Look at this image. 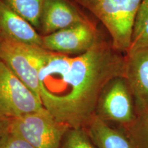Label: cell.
<instances>
[{"mask_svg": "<svg viewBox=\"0 0 148 148\" xmlns=\"http://www.w3.org/2000/svg\"><path fill=\"white\" fill-rule=\"evenodd\" d=\"M125 56L101 39L86 52L72 57L63 89L48 112L71 128H85L95 114L101 92L111 80L124 77Z\"/></svg>", "mask_w": 148, "mask_h": 148, "instance_id": "1", "label": "cell"}, {"mask_svg": "<svg viewBox=\"0 0 148 148\" xmlns=\"http://www.w3.org/2000/svg\"><path fill=\"white\" fill-rule=\"evenodd\" d=\"M100 21L116 51L126 54L130 47L134 19L142 0H74Z\"/></svg>", "mask_w": 148, "mask_h": 148, "instance_id": "2", "label": "cell"}, {"mask_svg": "<svg viewBox=\"0 0 148 148\" xmlns=\"http://www.w3.org/2000/svg\"><path fill=\"white\" fill-rule=\"evenodd\" d=\"M70 128L45 109L11 119L9 130L21 136L34 148H60Z\"/></svg>", "mask_w": 148, "mask_h": 148, "instance_id": "3", "label": "cell"}, {"mask_svg": "<svg viewBox=\"0 0 148 148\" xmlns=\"http://www.w3.org/2000/svg\"><path fill=\"white\" fill-rule=\"evenodd\" d=\"M45 109L40 98L0 60V115L11 120Z\"/></svg>", "mask_w": 148, "mask_h": 148, "instance_id": "4", "label": "cell"}, {"mask_svg": "<svg viewBox=\"0 0 148 148\" xmlns=\"http://www.w3.org/2000/svg\"><path fill=\"white\" fill-rule=\"evenodd\" d=\"M95 114L123 128L135 121L137 114L134 99L124 77H116L107 84L98 100Z\"/></svg>", "mask_w": 148, "mask_h": 148, "instance_id": "5", "label": "cell"}, {"mask_svg": "<svg viewBox=\"0 0 148 148\" xmlns=\"http://www.w3.org/2000/svg\"><path fill=\"white\" fill-rule=\"evenodd\" d=\"M34 47L14 41L0 33V60L40 99L38 70L34 60Z\"/></svg>", "mask_w": 148, "mask_h": 148, "instance_id": "6", "label": "cell"}, {"mask_svg": "<svg viewBox=\"0 0 148 148\" xmlns=\"http://www.w3.org/2000/svg\"><path fill=\"white\" fill-rule=\"evenodd\" d=\"M101 39L90 21L42 36V48L66 55L86 52Z\"/></svg>", "mask_w": 148, "mask_h": 148, "instance_id": "7", "label": "cell"}, {"mask_svg": "<svg viewBox=\"0 0 148 148\" xmlns=\"http://www.w3.org/2000/svg\"><path fill=\"white\" fill-rule=\"evenodd\" d=\"M124 77L134 99L136 114L148 112V48L125 54Z\"/></svg>", "mask_w": 148, "mask_h": 148, "instance_id": "8", "label": "cell"}, {"mask_svg": "<svg viewBox=\"0 0 148 148\" xmlns=\"http://www.w3.org/2000/svg\"><path fill=\"white\" fill-rule=\"evenodd\" d=\"M90 21L67 0H45L40 29L44 35Z\"/></svg>", "mask_w": 148, "mask_h": 148, "instance_id": "9", "label": "cell"}, {"mask_svg": "<svg viewBox=\"0 0 148 148\" xmlns=\"http://www.w3.org/2000/svg\"><path fill=\"white\" fill-rule=\"evenodd\" d=\"M0 33L14 41L42 47V36L27 20L0 0Z\"/></svg>", "mask_w": 148, "mask_h": 148, "instance_id": "10", "label": "cell"}, {"mask_svg": "<svg viewBox=\"0 0 148 148\" xmlns=\"http://www.w3.org/2000/svg\"><path fill=\"white\" fill-rule=\"evenodd\" d=\"M85 129L97 148H133L126 134L110 126L97 114Z\"/></svg>", "mask_w": 148, "mask_h": 148, "instance_id": "11", "label": "cell"}, {"mask_svg": "<svg viewBox=\"0 0 148 148\" xmlns=\"http://www.w3.org/2000/svg\"><path fill=\"white\" fill-rule=\"evenodd\" d=\"M148 48V0H142L134 19L130 47L127 53Z\"/></svg>", "mask_w": 148, "mask_h": 148, "instance_id": "12", "label": "cell"}, {"mask_svg": "<svg viewBox=\"0 0 148 148\" xmlns=\"http://www.w3.org/2000/svg\"><path fill=\"white\" fill-rule=\"evenodd\" d=\"M35 28L40 29L42 8L45 0H2Z\"/></svg>", "mask_w": 148, "mask_h": 148, "instance_id": "13", "label": "cell"}, {"mask_svg": "<svg viewBox=\"0 0 148 148\" xmlns=\"http://www.w3.org/2000/svg\"><path fill=\"white\" fill-rule=\"evenodd\" d=\"M124 130L133 148H148V112L137 114L135 121Z\"/></svg>", "mask_w": 148, "mask_h": 148, "instance_id": "14", "label": "cell"}, {"mask_svg": "<svg viewBox=\"0 0 148 148\" xmlns=\"http://www.w3.org/2000/svg\"><path fill=\"white\" fill-rule=\"evenodd\" d=\"M60 148H97L82 127L70 128L64 136Z\"/></svg>", "mask_w": 148, "mask_h": 148, "instance_id": "15", "label": "cell"}, {"mask_svg": "<svg viewBox=\"0 0 148 148\" xmlns=\"http://www.w3.org/2000/svg\"><path fill=\"white\" fill-rule=\"evenodd\" d=\"M0 148H34L28 142L10 130L0 139Z\"/></svg>", "mask_w": 148, "mask_h": 148, "instance_id": "16", "label": "cell"}, {"mask_svg": "<svg viewBox=\"0 0 148 148\" xmlns=\"http://www.w3.org/2000/svg\"><path fill=\"white\" fill-rule=\"evenodd\" d=\"M10 119L0 115V139L9 131Z\"/></svg>", "mask_w": 148, "mask_h": 148, "instance_id": "17", "label": "cell"}]
</instances>
